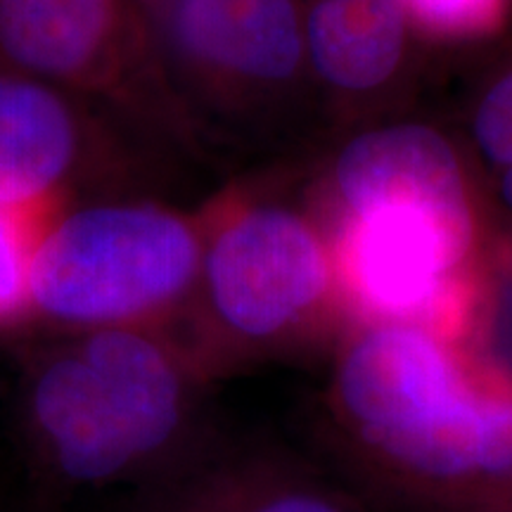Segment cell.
Listing matches in <instances>:
<instances>
[{
  "label": "cell",
  "instance_id": "cell-1",
  "mask_svg": "<svg viewBox=\"0 0 512 512\" xmlns=\"http://www.w3.org/2000/svg\"><path fill=\"white\" fill-rule=\"evenodd\" d=\"M311 456L375 512H501L512 399L420 325L351 323Z\"/></svg>",
  "mask_w": 512,
  "mask_h": 512
},
{
  "label": "cell",
  "instance_id": "cell-2",
  "mask_svg": "<svg viewBox=\"0 0 512 512\" xmlns=\"http://www.w3.org/2000/svg\"><path fill=\"white\" fill-rule=\"evenodd\" d=\"M211 380L176 330L48 335L24 351L17 441L38 503L110 486L145 489L223 434Z\"/></svg>",
  "mask_w": 512,
  "mask_h": 512
},
{
  "label": "cell",
  "instance_id": "cell-3",
  "mask_svg": "<svg viewBox=\"0 0 512 512\" xmlns=\"http://www.w3.org/2000/svg\"><path fill=\"white\" fill-rule=\"evenodd\" d=\"M200 221V278L176 332L211 382L337 347L351 318L316 209L228 188Z\"/></svg>",
  "mask_w": 512,
  "mask_h": 512
},
{
  "label": "cell",
  "instance_id": "cell-4",
  "mask_svg": "<svg viewBox=\"0 0 512 512\" xmlns=\"http://www.w3.org/2000/svg\"><path fill=\"white\" fill-rule=\"evenodd\" d=\"M200 264V211L136 192L64 202L50 211L36 240L31 328L48 335L178 330Z\"/></svg>",
  "mask_w": 512,
  "mask_h": 512
},
{
  "label": "cell",
  "instance_id": "cell-5",
  "mask_svg": "<svg viewBox=\"0 0 512 512\" xmlns=\"http://www.w3.org/2000/svg\"><path fill=\"white\" fill-rule=\"evenodd\" d=\"M0 69L74 95L145 136L195 145L200 124L133 0H0Z\"/></svg>",
  "mask_w": 512,
  "mask_h": 512
},
{
  "label": "cell",
  "instance_id": "cell-6",
  "mask_svg": "<svg viewBox=\"0 0 512 512\" xmlns=\"http://www.w3.org/2000/svg\"><path fill=\"white\" fill-rule=\"evenodd\" d=\"M304 12L306 0H166L145 15L169 81L197 121V110L261 117L313 83Z\"/></svg>",
  "mask_w": 512,
  "mask_h": 512
},
{
  "label": "cell",
  "instance_id": "cell-7",
  "mask_svg": "<svg viewBox=\"0 0 512 512\" xmlns=\"http://www.w3.org/2000/svg\"><path fill=\"white\" fill-rule=\"evenodd\" d=\"M143 164L105 112L0 69V197L62 204L133 192Z\"/></svg>",
  "mask_w": 512,
  "mask_h": 512
},
{
  "label": "cell",
  "instance_id": "cell-8",
  "mask_svg": "<svg viewBox=\"0 0 512 512\" xmlns=\"http://www.w3.org/2000/svg\"><path fill=\"white\" fill-rule=\"evenodd\" d=\"M114 512H375L311 453L223 434L162 482L131 491Z\"/></svg>",
  "mask_w": 512,
  "mask_h": 512
},
{
  "label": "cell",
  "instance_id": "cell-9",
  "mask_svg": "<svg viewBox=\"0 0 512 512\" xmlns=\"http://www.w3.org/2000/svg\"><path fill=\"white\" fill-rule=\"evenodd\" d=\"M304 34L311 81L361 100L399 79L413 29L401 0H306Z\"/></svg>",
  "mask_w": 512,
  "mask_h": 512
},
{
  "label": "cell",
  "instance_id": "cell-10",
  "mask_svg": "<svg viewBox=\"0 0 512 512\" xmlns=\"http://www.w3.org/2000/svg\"><path fill=\"white\" fill-rule=\"evenodd\" d=\"M446 342L479 382L512 399V230L479 247Z\"/></svg>",
  "mask_w": 512,
  "mask_h": 512
},
{
  "label": "cell",
  "instance_id": "cell-11",
  "mask_svg": "<svg viewBox=\"0 0 512 512\" xmlns=\"http://www.w3.org/2000/svg\"><path fill=\"white\" fill-rule=\"evenodd\" d=\"M55 207L60 204H27L0 197V332L31 328L36 240Z\"/></svg>",
  "mask_w": 512,
  "mask_h": 512
},
{
  "label": "cell",
  "instance_id": "cell-12",
  "mask_svg": "<svg viewBox=\"0 0 512 512\" xmlns=\"http://www.w3.org/2000/svg\"><path fill=\"white\" fill-rule=\"evenodd\" d=\"M413 34L439 43L482 41L498 34L512 0H401Z\"/></svg>",
  "mask_w": 512,
  "mask_h": 512
},
{
  "label": "cell",
  "instance_id": "cell-13",
  "mask_svg": "<svg viewBox=\"0 0 512 512\" xmlns=\"http://www.w3.org/2000/svg\"><path fill=\"white\" fill-rule=\"evenodd\" d=\"M472 136L486 162L505 171L512 166V57L486 83L472 114Z\"/></svg>",
  "mask_w": 512,
  "mask_h": 512
},
{
  "label": "cell",
  "instance_id": "cell-14",
  "mask_svg": "<svg viewBox=\"0 0 512 512\" xmlns=\"http://www.w3.org/2000/svg\"><path fill=\"white\" fill-rule=\"evenodd\" d=\"M133 3H136L138 8L147 10V8H155V5H162V3H166V0H133Z\"/></svg>",
  "mask_w": 512,
  "mask_h": 512
},
{
  "label": "cell",
  "instance_id": "cell-15",
  "mask_svg": "<svg viewBox=\"0 0 512 512\" xmlns=\"http://www.w3.org/2000/svg\"><path fill=\"white\" fill-rule=\"evenodd\" d=\"M22 512H57L53 505H46V503H36V505H31L29 510H22Z\"/></svg>",
  "mask_w": 512,
  "mask_h": 512
},
{
  "label": "cell",
  "instance_id": "cell-16",
  "mask_svg": "<svg viewBox=\"0 0 512 512\" xmlns=\"http://www.w3.org/2000/svg\"><path fill=\"white\" fill-rule=\"evenodd\" d=\"M501 512H512V482L508 486V494H505V501H503V510Z\"/></svg>",
  "mask_w": 512,
  "mask_h": 512
}]
</instances>
